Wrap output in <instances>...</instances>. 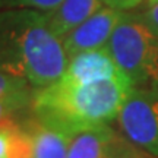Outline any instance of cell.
<instances>
[{
	"label": "cell",
	"instance_id": "cell-1",
	"mask_svg": "<svg viewBox=\"0 0 158 158\" xmlns=\"http://www.w3.org/2000/svg\"><path fill=\"white\" fill-rule=\"evenodd\" d=\"M133 84L126 75L76 82L62 78L32 92L31 113L38 122L72 135L117 120Z\"/></svg>",
	"mask_w": 158,
	"mask_h": 158
},
{
	"label": "cell",
	"instance_id": "cell-11",
	"mask_svg": "<svg viewBox=\"0 0 158 158\" xmlns=\"http://www.w3.org/2000/svg\"><path fill=\"white\" fill-rule=\"evenodd\" d=\"M34 89L15 92L10 95L0 97V126L13 122H21L19 118L31 111Z\"/></svg>",
	"mask_w": 158,
	"mask_h": 158
},
{
	"label": "cell",
	"instance_id": "cell-15",
	"mask_svg": "<svg viewBox=\"0 0 158 158\" xmlns=\"http://www.w3.org/2000/svg\"><path fill=\"white\" fill-rule=\"evenodd\" d=\"M142 16L145 18L148 25L158 34V2L152 3V5H148L147 10L142 13Z\"/></svg>",
	"mask_w": 158,
	"mask_h": 158
},
{
	"label": "cell",
	"instance_id": "cell-10",
	"mask_svg": "<svg viewBox=\"0 0 158 158\" xmlns=\"http://www.w3.org/2000/svg\"><path fill=\"white\" fill-rule=\"evenodd\" d=\"M0 158H31V138L23 120L0 126Z\"/></svg>",
	"mask_w": 158,
	"mask_h": 158
},
{
	"label": "cell",
	"instance_id": "cell-3",
	"mask_svg": "<svg viewBox=\"0 0 158 158\" xmlns=\"http://www.w3.org/2000/svg\"><path fill=\"white\" fill-rule=\"evenodd\" d=\"M106 47L133 86L158 84V34L142 15L123 13Z\"/></svg>",
	"mask_w": 158,
	"mask_h": 158
},
{
	"label": "cell",
	"instance_id": "cell-5",
	"mask_svg": "<svg viewBox=\"0 0 158 158\" xmlns=\"http://www.w3.org/2000/svg\"><path fill=\"white\" fill-rule=\"evenodd\" d=\"M108 124L78 130L70 135L68 158H149Z\"/></svg>",
	"mask_w": 158,
	"mask_h": 158
},
{
	"label": "cell",
	"instance_id": "cell-2",
	"mask_svg": "<svg viewBox=\"0 0 158 158\" xmlns=\"http://www.w3.org/2000/svg\"><path fill=\"white\" fill-rule=\"evenodd\" d=\"M69 57L51 32L45 13L35 9L0 10V69L22 78L34 89L63 76Z\"/></svg>",
	"mask_w": 158,
	"mask_h": 158
},
{
	"label": "cell",
	"instance_id": "cell-14",
	"mask_svg": "<svg viewBox=\"0 0 158 158\" xmlns=\"http://www.w3.org/2000/svg\"><path fill=\"white\" fill-rule=\"evenodd\" d=\"M142 2L143 0H101V3L104 6L116 9V10H120V12L135 9L136 6H139Z\"/></svg>",
	"mask_w": 158,
	"mask_h": 158
},
{
	"label": "cell",
	"instance_id": "cell-7",
	"mask_svg": "<svg viewBox=\"0 0 158 158\" xmlns=\"http://www.w3.org/2000/svg\"><path fill=\"white\" fill-rule=\"evenodd\" d=\"M124 75L107 47L81 51L69 59L63 76L76 82H92Z\"/></svg>",
	"mask_w": 158,
	"mask_h": 158
},
{
	"label": "cell",
	"instance_id": "cell-4",
	"mask_svg": "<svg viewBox=\"0 0 158 158\" xmlns=\"http://www.w3.org/2000/svg\"><path fill=\"white\" fill-rule=\"evenodd\" d=\"M117 123L126 139L158 157V84L133 86L117 116Z\"/></svg>",
	"mask_w": 158,
	"mask_h": 158
},
{
	"label": "cell",
	"instance_id": "cell-16",
	"mask_svg": "<svg viewBox=\"0 0 158 158\" xmlns=\"http://www.w3.org/2000/svg\"><path fill=\"white\" fill-rule=\"evenodd\" d=\"M158 0H148V5H152V3H157Z\"/></svg>",
	"mask_w": 158,
	"mask_h": 158
},
{
	"label": "cell",
	"instance_id": "cell-9",
	"mask_svg": "<svg viewBox=\"0 0 158 158\" xmlns=\"http://www.w3.org/2000/svg\"><path fill=\"white\" fill-rule=\"evenodd\" d=\"M102 6L101 0H62L60 5L44 13L51 32L62 40Z\"/></svg>",
	"mask_w": 158,
	"mask_h": 158
},
{
	"label": "cell",
	"instance_id": "cell-13",
	"mask_svg": "<svg viewBox=\"0 0 158 158\" xmlns=\"http://www.w3.org/2000/svg\"><path fill=\"white\" fill-rule=\"evenodd\" d=\"M27 89H32V86L27 81H23L22 78H18V76H13V75L0 69V97L10 95V94Z\"/></svg>",
	"mask_w": 158,
	"mask_h": 158
},
{
	"label": "cell",
	"instance_id": "cell-12",
	"mask_svg": "<svg viewBox=\"0 0 158 158\" xmlns=\"http://www.w3.org/2000/svg\"><path fill=\"white\" fill-rule=\"evenodd\" d=\"M62 0H0V10L6 9H35L48 12L60 5Z\"/></svg>",
	"mask_w": 158,
	"mask_h": 158
},
{
	"label": "cell",
	"instance_id": "cell-6",
	"mask_svg": "<svg viewBox=\"0 0 158 158\" xmlns=\"http://www.w3.org/2000/svg\"><path fill=\"white\" fill-rule=\"evenodd\" d=\"M123 13L124 12L102 6L92 16L64 35L62 43L69 59L81 51L106 47Z\"/></svg>",
	"mask_w": 158,
	"mask_h": 158
},
{
	"label": "cell",
	"instance_id": "cell-8",
	"mask_svg": "<svg viewBox=\"0 0 158 158\" xmlns=\"http://www.w3.org/2000/svg\"><path fill=\"white\" fill-rule=\"evenodd\" d=\"M31 138V158H68L70 135L29 116L23 120Z\"/></svg>",
	"mask_w": 158,
	"mask_h": 158
}]
</instances>
